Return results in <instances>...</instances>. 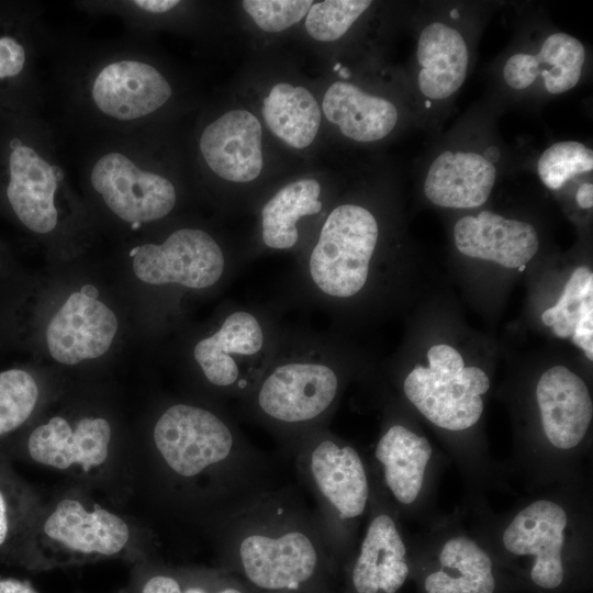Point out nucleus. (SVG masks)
<instances>
[{"mask_svg":"<svg viewBox=\"0 0 593 593\" xmlns=\"http://www.w3.org/2000/svg\"><path fill=\"white\" fill-rule=\"evenodd\" d=\"M49 58L59 127L76 141L161 128L175 103L176 83L141 35L91 40L55 32Z\"/></svg>","mask_w":593,"mask_h":593,"instance_id":"f257e3e1","label":"nucleus"},{"mask_svg":"<svg viewBox=\"0 0 593 593\" xmlns=\"http://www.w3.org/2000/svg\"><path fill=\"white\" fill-rule=\"evenodd\" d=\"M161 128L77 141L76 170L83 190L131 230L158 222L176 208L178 188Z\"/></svg>","mask_w":593,"mask_h":593,"instance_id":"f03ea898","label":"nucleus"},{"mask_svg":"<svg viewBox=\"0 0 593 593\" xmlns=\"http://www.w3.org/2000/svg\"><path fill=\"white\" fill-rule=\"evenodd\" d=\"M56 128L41 114L0 126V195L15 220L40 236L63 226L61 201L71 188Z\"/></svg>","mask_w":593,"mask_h":593,"instance_id":"7ed1b4c3","label":"nucleus"},{"mask_svg":"<svg viewBox=\"0 0 593 593\" xmlns=\"http://www.w3.org/2000/svg\"><path fill=\"white\" fill-rule=\"evenodd\" d=\"M54 34L37 2H0V126L41 114L46 92L40 67Z\"/></svg>","mask_w":593,"mask_h":593,"instance_id":"20e7f679","label":"nucleus"},{"mask_svg":"<svg viewBox=\"0 0 593 593\" xmlns=\"http://www.w3.org/2000/svg\"><path fill=\"white\" fill-rule=\"evenodd\" d=\"M131 541L128 524L102 506L76 497L59 501L34 535L36 564L43 569L121 557Z\"/></svg>","mask_w":593,"mask_h":593,"instance_id":"39448f33","label":"nucleus"},{"mask_svg":"<svg viewBox=\"0 0 593 593\" xmlns=\"http://www.w3.org/2000/svg\"><path fill=\"white\" fill-rule=\"evenodd\" d=\"M427 357L428 367L417 366L405 378V396L437 427L452 432L472 427L483 413L489 377L479 367H466L449 345L430 347Z\"/></svg>","mask_w":593,"mask_h":593,"instance_id":"423d86ee","label":"nucleus"},{"mask_svg":"<svg viewBox=\"0 0 593 593\" xmlns=\"http://www.w3.org/2000/svg\"><path fill=\"white\" fill-rule=\"evenodd\" d=\"M569 517L564 507L538 499L523 507L502 534L504 550L514 558H527L522 581L541 593H564L583 582L582 571L566 552Z\"/></svg>","mask_w":593,"mask_h":593,"instance_id":"0eeeda50","label":"nucleus"},{"mask_svg":"<svg viewBox=\"0 0 593 593\" xmlns=\"http://www.w3.org/2000/svg\"><path fill=\"white\" fill-rule=\"evenodd\" d=\"M378 233L374 216L363 206L335 208L310 257V273L318 289L338 298L358 293L368 278Z\"/></svg>","mask_w":593,"mask_h":593,"instance_id":"6e6552de","label":"nucleus"},{"mask_svg":"<svg viewBox=\"0 0 593 593\" xmlns=\"http://www.w3.org/2000/svg\"><path fill=\"white\" fill-rule=\"evenodd\" d=\"M155 447L177 475L194 478L235 456V439L214 413L189 404L168 407L154 426Z\"/></svg>","mask_w":593,"mask_h":593,"instance_id":"1a4fd4ad","label":"nucleus"},{"mask_svg":"<svg viewBox=\"0 0 593 593\" xmlns=\"http://www.w3.org/2000/svg\"><path fill=\"white\" fill-rule=\"evenodd\" d=\"M136 278L148 284L177 283L203 289L224 270V255L210 233L197 227L172 231L161 243H144L131 253Z\"/></svg>","mask_w":593,"mask_h":593,"instance_id":"9d476101","label":"nucleus"},{"mask_svg":"<svg viewBox=\"0 0 593 593\" xmlns=\"http://www.w3.org/2000/svg\"><path fill=\"white\" fill-rule=\"evenodd\" d=\"M238 558L247 579L266 590H295L315 573L317 542L296 526L256 528L238 540Z\"/></svg>","mask_w":593,"mask_h":593,"instance_id":"9b49d317","label":"nucleus"},{"mask_svg":"<svg viewBox=\"0 0 593 593\" xmlns=\"http://www.w3.org/2000/svg\"><path fill=\"white\" fill-rule=\"evenodd\" d=\"M260 121L248 110H230L198 133L197 155L204 168L228 182H250L264 167Z\"/></svg>","mask_w":593,"mask_h":593,"instance_id":"f8f14e48","label":"nucleus"},{"mask_svg":"<svg viewBox=\"0 0 593 593\" xmlns=\"http://www.w3.org/2000/svg\"><path fill=\"white\" fill-rule=\"evenodd\" d=\"M114 312L83 289L71 293L46 328L51 356L63 365H77L104 355L118 332Z\"/></svg>","mask_w":593,"mask_h":593,"instance_id":"ddd939ff","label":"nucleus"},{"mask_svg":"<svg viewBox=\"0 0 593 593\" xmlns=\"http://www.w3.org/2000/svg\"><path fill=\"white\" fill-rule=\"evenodd\" d=\"M305 460L314 491L332 517L347 522L363 515L369 502V479L354 447L323 439L310 450Z\"/></svg>","mask_w":593,"mask_h":593,"instance_id":"4468645a","label":"nucleus"},{"mask_svg":"<svg viewBox=\"0 0 593 593\" xmlns=\"http://www.w3.org/2000/svg\"><path fill=\"white\" fill-rule=\"evenodd\" d=\"M336 373L327 366L291 362L277 367L258 392V404L268 416L284 423L316 418L333 403Z\"/></svg>","mask_w":593,"mask_h":593,"instance_id":"2eb2a0df","label":"nucleus"},{"mask_svg":"<svg viewBox=\"0 0 593 593\" xmlns=\"http://www.w3.org/2000/svg\"><path fill=\"white\" fill-rule=\"evenodd\" d=\"M111 438V425L103 417H82L71 424L54 416L30 434L27 451L43 466L90 472L107 461Z\"/></svg>","mask_w":593,"mask_h":593,"instance_id":"dca6fc26","label":"nucleus"},{"mask_svg":"<svg viewBox=\"0 0 593 593\" xmlns=\"http://www.w3.org/2000/svg\"><path fill=\"white\" fill-rule=\"evenodd\" d=\"M416 580L419 593H506L511 589L492 556L467 535L446 539L434 559L419 564Z\"/></svg>","mask_w":593,"mask_h":593,"instance_id":"f3484780","label":"nucleus"},{"mask_svg":"<svg viewBox=\"0 0 593 593\" xmlns=\"http://www.w3.org/2000/svg\"><path fill=\"white\" fill-rule=\"evenodd\" d=\"M536 400L547 440L570 450L585 437L593 417L586 383L564 366L546 370L536 385Z\"/></svg>","mask_w":593,"mask_h":593,"instance_id":"a211bd4d","label":"nucleus"},{"mask_svg":"<svg viewBox=\"0 0 593 593\" xmlns=\"http://www.w3.org/2000/svg\"><path fill=\"white\" fill-rule=\"evenodd\" d=\"M454 237L462 255L505 268L526 266L539 246L537 232L532 224L505 219L491 211L461 217L455 225Z\"/></svg>","mask_w":593,"mask_h":593,"instance_id":"6ab92c4d","label":"nucleus"},{"mask_svg":"<svg viewBox=\"0 0 593 593\" xmlns=\"http://www.w3.org/2000/svg\"><path fill=\"white\" fill-rule=\"evenodd\" d=\"M407 549L392 516L369 522L350 570L354 593H398L411 574Z\"/></svg>","mask_w":593,"mask_h":593,"instance_id":"aec40b11","label":"nucleus"},{"mask_svg":"<svg viewBox=\"0 0 593 593\" xmlns=\"http://www.w3.org/2000/svg\"><path fill=\"white\" fill-rule=\"evenodd\" d=\"M495 177L494 165L482 155L446 150L429 166L424 193L443 208H478L490 197Z\"/></svg>","mask_w":593,"mask_h":593,"instance_id":"412c9836","label":"nucleus"},{"mask_svg":"<svg viewBox=\"0 0 593 593\" xmlns=\"http://www.w3.org/2000/svg\"><path fill=\"white\" fill-rule=\"evenodd\" d=\"M584 60L582 43L567 33L557 32L544 41L538 54L512 55L504 65L503 77L511 88L523 90L541 76L547 91L558 94L579 82Z\"/></svg>","mask_w":593,"mask_h":593,"instance_id":"4be33fe9","label":"nucleus"},{"mask_svg":"<svg viewBox=\"0 0 593 593\" xmlns=\"http://www.w3.org/2000/svg\"><path fill=\"white\" fill-rule=\"evenodd\" d=\"M322 109L344 136L361 143L385 137L398 122V110L391 101L346 81H335L327 88Z\"/></svg>","mask_w":593,"mask_h":593,"instance_id":"5701e85b","label":"nucleus"},{"mask_svg":"<svg viewBox=\"0 0 593 593\" xmlns=\"http://www.w3.org/2000/svg\"><path fill=\"white\" fill-rule=\"evenodd\" d=\"M416 55L421 67L418 87L425 97L446 99L463 83L469 55L456 29L441 22L428 24L419 35Z\"/></svg>","mask_w":593,"mask_h":593,"instance_id":"b1692460","label":"nucleus"},{"mask_svg":"<svg viewBox=\"0 0 593 593\" xmlns=\"http://www.w3.org/2000/svg\"><path fill=\"white\" fill-rule=\"evenodd\" d=\"M432 452L426 437L402 425L391 426L379 439L374 458L387 489L400 504L411 505L418 499Z\"/></svg>","mask_w":593,"mask_h":593,"instance_id":"393cba45","label":"nucleus"},{"mask_svg":"<svg viewBox=\"0 0 593 593\" xmlns=\"http://www.w3.org/2000/svg\"><path fill=\"white\" fill-rule=\"evenodd\" d=\"M262 343L264 335L257 318L239 311L227 316L216 333L200 340L193 355L211 383L227 387L239 374L231 355H254L261 349Z\"/></svg>","mask_w":593,"mask_h":593,"instance_id":"a878e982","label":"nucleus"},{"mask_svg":"<svg viewBox=\"0 0 593 593\" xmlns=\"http://www.w3.org/2000/svg\"><path fill=\"white\" fill-rule=\"evenodd\" d=\"M267 127L287 145L302 149L315 139L322 120L321 108L303 86L278 82L262 100Z\"/></svg>","mask_w":593,"mask_h":593,"instance_id":"bb28decb","label":"nucleus"},{"mask_svg":"<svg viewBox=\"0 0 593 593\" xmlns=\"http://www.w3.org/2000/svg\"><path fill=\"white\" fill-rule=\"evenodd\" d=\"M541 321L556 336L570 337L593 360V273L589 267L574 269L558 302L544 311Z\"/></svg>","mask_w":593,"mask_h":593,"instance_id":"cd10ccee","label":"nucleus"},{"mask_svg":"<svg viewBox=\"0 0 593 593\" xmlns=\"http://www.w3.org/2000/svg\"><path fill=\"white\" fill-rule=\"evenodd\" d=\"M320 194L321 184L313 178L290 182L277 191L261 210L264 243L275 249L292 247L299 238L298 220L322 210Z\"/></svg>","mask_w":593,"mask_h":593,"instance_id":"c85d7f7f","label":"nucleus"},{"mask_svg":"<svg viewBox=\"0 0 593 593\" xmlns=\"http://www.w3.org/2000/svg\"><path fill=\"white\" fill-rule=\"evenodd\" d=\"M40 390L34 377L22 369L0 372V436H4L32 415Z\"/></svg>","mask_w":593,"mask_h":593,"instance_id":"c756f323","label":"nucleus"},{"mask_svg":"<svg viewBox=\"0 0 593 593\" xmlns=\"http://www.w3.org/2000/svg\"><path fill=\"white\" fill-rule=\"evenodd\" d=\"M592 169V149L573 141L552 144L545 149L537 163L540 180L552 190L560 189L573 177Z\"/></svg>","mask_w":593,"mask_h":593,"instance_id":"7c9ffc66","label":"nucleus"},{"mask_svg":"<svg viewBox=\"0 0 593 593\" xmlns=\"http://www.w3.org/2000/svg\"><path fill=\"white\" fill-rule=\"evenodd\" d=\"M370 4L368 0H326L313 3L305 15V30L316 41H336Z\"/></svg>","mask_w":593,"mask_h":593,"instance_id":"2f4dec72","label":"nucleus"},{"mask_svg":"<svg viewBox=\"0 0 593 593\" xmlns=\"http://www.w3.org/2000/svg\"><path fill=\"white\" fill-rule=\"evenodd\" d=\"M313 3L312 0H245L242 5L260 30L277 33L300 22Z\"/></svg>","mask_w":593,"mask_h":593,"instance_id":"473e14b6","label":"nucleus"},{"mask_svg":"<svg viewBox=\"0 0 593 593\" xmlns=\"http://www.w3.org/2000/svg\"><path fill=\"white\" fill-rule=\"evenodd\" d=\"M133 593H182V584L174 575L157 572L143 578Z\"/></svg>","mask_w":593,"mask_h":593,"instance_id":"72a5a7b5","label":"nucleus"},{"mask_svg":"<svg viewBox=\"0 0 593 593\" xmlns=\"http://www.w3.org/2000/svg\"><path fill=\"white\" fill-rule=\"evenodd\" d=\"M16 511L5 486L0 483V548L11 536L16 523Z\"/></svg>","mask_w":593,"mask_h":593,"instance_id":"f704fd0d","label":"nucleus"},{"mask_svg":"<svg viewBox=\"0 0 593 593\" xmlns=\"http://www.w3.org/2000/svg\"><path fill=\"white\" fill-rule=\"evenodd\" d=\"M0 593H37L29 583L16 579L0 580Z\"/></svg>","mask_w":593,"mask_h":593,"instance_id":"c9c22d12","label":"nucleus"},{"mask_svg":"<svg viewBox=\"0 0 593 593\" xmlns=\"http://www.w3.org/2000/svg\"><path fill=\"white\" fill-rule=\"evenodd\" d=\"M577 202L583 209H591L593 205V186L590 182L581 184L577 191Z\"/></svg>","mask_w":593,"mask_h":593,"instance_id":"e433bc0d","label":"nucleus"},{"mask_svg":"<svg viewBox=\"0 0 593 593\" xmlns=\"http://www.w3.org/2000/svg\"><path fill=\"white\" fill-rule=\"evenodd\" d=\"M182 593H243V592L235 588H223V589L213 591L203 585L188 584L184 586L182 585Z\"/></svg>","mask_w":593,"mask_h":593,"instance_id":"4c0bfd02","label":"nucleus"},{"mask_svg":"<svg viewBox=\"0 0 593 593\" xmlns=\"http://www.w3.org/2000/svg\"><path fill=\"white\" fill-rule=\"evenodd\" d=\"M339 67H340V65H339V64H336L335 67H334V70H338Z\"/></svg>","mask_w":593,"mask_h":593,"instance_id":"58836bf2","label":"nucleus"}]
</instances>
